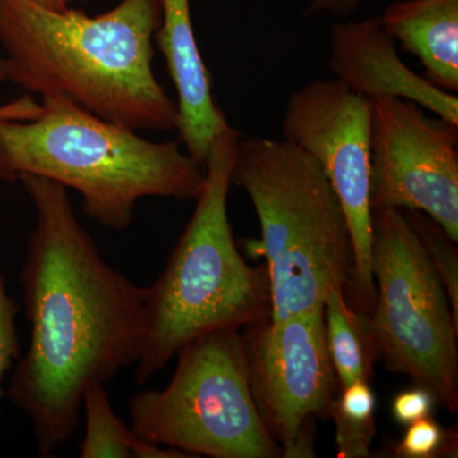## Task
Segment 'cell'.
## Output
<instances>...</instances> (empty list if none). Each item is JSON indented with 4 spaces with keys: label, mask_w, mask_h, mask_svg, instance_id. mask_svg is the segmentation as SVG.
<instances>
[{
    "label": "cell",
    "mask_w": 458,
    "mask_h": 458,
    "mask_svg": "<svg viewBox=\"0 0 458 458\" xmlns=\"http://www.w3.org/2000/svg\"><path fill=\"white\" fill-rule=\"evenodd\" d=\"M232 185L249 195L261 238L247 249L267 260L271 319L324 309L352 276L345 214L321 165L284 140H241Z\"/></svg>",
    "instance_id": "obj_5"
},
{
    "label": "cell",
    "mask_w": 458,
    "mask_h": 458,
    "mask_svg": "<svg viewBox=\"0 0 458 458\" xmlns=\"http://www.w3.org/2000/svg\"><path fill=\"white\" fill-rule=\"evenodd\" d=\"M161 23V0H122L96 17L0 0L5 81L30 95H64L131 131H176L179 108L152 65Z\"/></svg>",
    "instance_id": "obj_2"
},
{
    "label": "cell",
    "mask_w": 458,
    "mask_h": 458,
    "mask_svg": "<svg viewBox=\"0 0 458 458\" xmlns=\"http://www.w3.org/2000/svg\"><path fill=\"white\" fill-rule=\"evenodd\" d=\"M18 181L36 210L20 276L31 330L7 394L29 418L38 454L51 458L80 427L87 388L140 360L148 286L104 260L68 189L33 174Z\"/></svg>",
    "instance_id": "obj_1"
},
{
    "label": "cell",
    "mask_w": 458,
    "mask_h": 458,
    "mask_svg": "<svg viewBox=\"0 0 458 458\" xmlns=\"http://www.w3.org/2000/svg\"><path fill=\"white\" fill-rule=\"evenodd\" d=\"M29 2L36 3V4L42 5V7L54 9V11H64V9L69 8V4L73 0H29Z\"/></svg>",
    "instance_id": "obj_23"
},
{
    "label": "cell",
    "mask_w": 458,
    "mask_h": 458,
    "mask_svg": "<svg viewBox=\"0 0 458 458\" xmlns=\"http://www.w3.org/2000/svg\"><path fill=\"white\" fill-rule=\"evenodd\" d=\"M376 301L369 315L377 360L458 410V319L403 210H372Z\"/></svg>",
    "instance_id": "obj_7"
},
{
    "label": "cell",
    "mask_w": 458,
    "mask_h": 458,
    "mask_svg": "<svg viewBox=\"0 0 458 458\" xmlns=\"http://www.w3.org/2000/svg\"><path fill=\"white\" fill-rule=\"evenodd\" d=\"M370 207L427 214L458 240V126L408 99H372Z\"/></svg>",
    "instance_id": "obj_10"
},
{
    "label": "cell",
    "mask_w": 458,
    "mask_h": 458,
    "mask_svg": "<svg viewBox=\"0 0 458 458\" xmlns=\"http://www.w3.org/2000/svg\"><path fill=\"white\" fill-rule=\"evenodd\" d=\"M0 106V180L55 181L82 198L83 213L110 231L128 229L141 199L195 200L204 165L177 141H152L108 123L64 95Z\"/></svg>",
    "instance_id": "obj_3"
},
{
    "label": "cell",
    "mask_w": 458,
    "mask_h": 458,
    "mask_svg": "<svg viewBox=\"0 0 458 458\" xmlns=\"http://www.w3.org/2000/svg\"><path fill=\"white\" fill-rule=\"evenodd\" d=\"M86 433L81 443L82 458H137L141 438L117 417L105 385H90L83 396Z\"/></svg>",
    "instance_id": "obj_15"
},
{
    "label": "cell",
    "mask_w": 458,
    "mask_h": 458,
    "mask_svg": "<svg viewBox=\"0 0 458 458\" xmlns=\"http://www.w3.org/2000/svg\"><path fill=\"white\" fill-rule=\"evenodd\" d=\"M18 312L20 306L7 293L4 276L0 270V399L4 394L2 387L4 376L22 357L16 325Z\"/></svg>",
    "instance_id": "obj_18"
},
{
    "label": "cell",
    "mask_w": 458,
    "mask_h": 458,
    "mask_svg": "<svg viewBox=\"0 0 458 458\" xmlns=\"http://www.w3.org/2000/svg\"><path fill=\"white\" fill-rule=\"evenodd\" d=\"M437 400L427 388L417 386L401 391L394 399L393 415L397 423L408 427L420 419L430 417Z\"/></svg>",
    "instance_id": "obj_21"
},
{
    "label": "cell",
    "mask_w": 458,
    "mask_h": 458,
    "mask_svg": "<svg viewBox=\"0 0 458 458\" xmlns=\"http://www.w3.org/2000/svg\"><path fill=\"white\" fill-rule=\"evenodd\" d=\"M231 125L209 148L194 213L148 286L146 331L137 384L146 385L197 337L219 328H241L271 318L267 267L241 255L228 218V194L237 147Z\"/></svg>",
    "instance_id": "obj_4"
},
{
    "label": "cell",
    "mask_w": 458,
    "mask_h": 458,
    "mask_svg": "<svg viewBox=\"0 0 458 458\" xmlns=\"http://www.w3.org/2000/svg\"><path fill=\"white\" fill-rule=\"evenodd\" d=\"M379 21L401 49L418 57L433 86L456 95L458 0H397Z\"/></svg>",
    "instance_id": "obj_13"
},
{
    "label": "cell",
    "mask_w": 458,
    "mask_h": 458,
    "mask_svg": "<svg viewBox=\"0 0 458 458\" xmlns=\"http://www.w3.org/2000/svg\"><path fill=\"white\" fill-rule=\"evenodd\" d=\"M339 391L328 412H336L354 423L375 421L376 397L369 382H352Z\"/></svg>",
    "instance_id": "obj_19"
},
{
    "label": "cell",
    "mask_w": 458,
    "mask_h": 458,
    "mask_svg": "<svg viewBox=\"0 0 458 458\" xmlns=\"http://www.w3.org/2000/svg\"><path fill=\"white\" fill-rule=\"evenodd\" d=\"M366 0H310L309 13H327L345 18L354 13Z\"/></svg>",
    "instance_id": "obj_22"
},
{
    "label": "cell",
    "mask_w": 458,
    "mask_h": 458,
    "mask_svg": "<svg viewBox=\"0 0 458 458\" xmlns=\"http://www.w3.org/2000/svg\"><path fill=\"white\" fill-rule=\"evenodd\" d=\"M176 357L164 390L129 401L132 432L190 457H282L252 396L241 328L204 334Z\"/></svg>",
    "instance_id": "obj_6"
},
{
    "label": "cell",
    "mask_w": 458,
    "mask_h": 458,
    "mask_svg": "<svg viewBox=\"0 0 458 458\" xmlns=\"http://www.w3.org/2000/svg\"><path fill=\"white\" fill-rule=\"evenodd\" d=\"M328 66L334 80L358 95L408 99L458 126L457 96L433 86L403 62L379 17L331 27Z\"/></svg>",
    "instance_id": "obj_11"
},
{
    "label": "cell",
    "mask_w": 458,
    "mask_h": 458,
    "mask_svg": "<svg viewBox=\"0 0 458 458\" xmlns=\"http://www.w3.org/2000/svg\"><path fill=\"white\" fill-rule=\"evenodd\" d=\"M242 330L250 386L267 432L282 457H315L316 418L328 414L339 391L324 309Z\"/></svg>",
    "instance_id": "obj_9"
},
{
    "label": "cell",
    "mask_w": 458,
    "mask_h": 458,
    "mask_svg": "<svg viewBox=\"0 0 458 458\" xmlns=\"http://www.w3.org/2000/svg\"><path fill=\"white\" fill-rule=\"evenodd\" d=\"M324 316L328 354L339 388L358 381L369 384L377 354L369 315L349 303L345 288L335 286L325 301Z\"/></svg>",
    "instance_id": "obj_14"
},
{
    "label": "cell",
    "mask_w": 458,
    "mask_h": 458,
    "mask_svg": "<svg viewBox=\"0 0 458 458\" xmlns=\"http://www.w3.org/2000/svg\"><path fill=\"white\" fill-rule=\"evenodd\" d=\"M162 23L155 41L164 54L177 92L181 143L204 165L209 148L229 123L213 96L212 78L201 56L190 0H161Z\"/></svg>",
    "instance_id": "obj_12"
},
{
    "label": "cell",
    "mask_w": 458,
    "mask_h": 458,
    "mask_svg": "<svg viewBox=\"0 0 458 458\" xmlns=\"http://www.w3.org/2000/svg\"><path fill=\"white\" fill-rule=\"evenodd\" d=\"M5 81V59L4 56H0V82Z\"/></svg>",
    "instance_id": "obj_24"
},
{
    "label": "cell",
    "mask_w": 458,
    "mask_h": 458,
    "mask_svg": "<svg viewBox=\"0 0 458 458\" xmlns=\"http://www.w3.org/2000/svg\"><path fill=\"white\" fill-rule=\"evenodd\" d=\"M394 452L403 458L452 457L457 454V434L443 429L430 417L423 418L409 424Z\"/></svg>",
    "instance_id": "obj_17"
},
{
    "label": "cell",
    "mask_w": 458,
    "mask_h": 458,
    "mask_svg": "<svg viewBox=\"0 0 458 458\" xmlns=\"http://www.w3.org/2000/svg\"><path fill=\"white\" fill-rule=\"evenodd\" d=\"M372 99L336 80H318L292 93L283 117V140L318 161L345 214L352 242L346 300L369 315L376 301L370 207Z\"/></svg>",
    "instance_id": "obj_8"
},
{
    "label": "cell",
    "mask_w": 458,
    "mask_h": 458,
    "mask_svg": "<svg viewBox=\"0 0 458 458\" xmlns=\"http://www.w3.org/2000/svg\"><path fill=\"white\" fill-rule=\"evenodd\" d=\"M336 428V448L339 458H369L372 456L370 445L376 436L375 421L354 423L328 412Z\"/></svg>",
    "instance_id": "obj_20"
},
{
    "label": "cell",
    "mask_w": 458,
    "mask_h": 458,
    "mask_svg": "<svg viewBox=\"0 0 458 458\" xmlns=\"http://www.w3.org/2000/svg\"><path fill=\"white\" fill-rule=\"evenodd\" d=\"M80 2H84V0H80Z\"/></svg>",
    "instance_id": "obj_25"
},
{
    "label": "cell",
    "mask_w": 458,
    "mask_h": 458,
    "mask_svg": "<svg viewBox=\"0 0 458 458\" xmlns=\"http://www.w3.org/2000/svg\"><path fill=\"white\" fill-rule=\"evenodd\" d=\"M410 225L417 232L434 270L438 274L450 298L452 311L458 319V251L456 241L427 214L418 210L403 209Z\"/></svg>",
    "instance_id": "obj_16"
}]
</instances>
